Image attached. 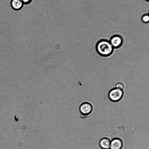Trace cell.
I'll return each mask as SVG.
<instances>
[{"label":"cell","mask_w":149,"mask_h":149,"mask_svg":"<svg viewBox=\"0 0 149 149\" xmlns=\"http://www.w3.org/2000/svg\"><path fill=\"white\" fill-rule=\"evenodd\" d=\"M109 41L113 47L115 49L120 47L124 43L123 38L121 36L118 34L113 35Z\"/></svg>","instance_id":"cell-4"},{"label":"cell","mask_w":149,"mask_h":149,"mask_svg":"<svg viewBox=\"0 0 149 149\" xmlns=\"http://www.w3.org/2000/svg\"><path fill=\"white\" fill-rule=\"evenodd\" d=\"M141 20L144 23H148L149 21V16L147 14L143 15L141 17Z\"/></svg>","instance_id":"cell-8"},{"label":"cell","mask_w":149,"mask_h":149,"mask_svg":"<svg viewBox=\"0 0 149 149\" xmlns=\"http://www.w3.org/2000/svg\"><path fill=\"white\" fill-rule=\"evenodd\" d=\"M116 87L123 90L125 86L123 83L122 82H118L117 83L116 85Z\"/></svg>","instance_id":"cell-9"},{"label":"cell","mask_w":149,"mask_h":149,"mask_svg":"<svg viewBox=\"0 0 149 149\" xmlns=\"http://www.w3.org/2000/svg\"><path fill=\"white\" fill-rule=\"evenodd\" d=\"M146 0V1H149V0Z\"/></svg>","instance_id":"cell-11"},{"label":"cell","mask_w":149,"mask_h":149,"mask_svg":"<svg viewBox=\"0 0 149 149\" xmlns=\"http://www.w3.org/2000/svg\"><path fill=\"white\" fill-rule=\"evenodd\" d=\"M95 49L97 53L103 57L110 56L113 52L114 48L110 41L106 39L99 40L96 43Z\"/></svg>","instance_id":"cell-1"},{"label":"cell","mask_w":149,"mask_h":149,"mask_svg":"<svg viewBox=\"0 0 149 149\" xmlns=\"http://www.w3.org/2000/svg\"><path fill=\"white\" fill-rule=\"evenodd\" d=\"M79 111L81 114V118L84 117L90 114L93 110L92 105L89 102H85L81 103L79 108Z\"/></svg>","instance_id":"cell-3"},{"label":"cell","mask_w":149,"mask_h":149,"mask_svg":"<svg viewBox=\"0 0 149 149\" xmlns=\"http://www.w3.org/2000/svg\"><path fill=\"white\" fill-rule=\"evenodd\" d=\"M24 4H28L30 3L32 0H21Z\"/></svg>","instance_id":"cell-10"},{"label":"cell","mask_w":149,"mask_h":149,"mask_svg":"<svg viewBox=\"0 0 149 149\" xmlns=\"http://www.w3.org/2000/svg\"><path fill=\"white\" fill-rule=\"evenodd\" d=\"M123 93V90L116 87L110 90L108 93V97L111 101L117 102L122 98Z\"/></svg>","instance_id":"cell-2"},{"label":"cell","mask_w":149,"mask_h":149,"mask_svg":"<svg viewBox=\"0 0 149 149\" xmlns=\"http://www.w3.org/2000/svg\"><path fill=\"white\" fill-rule=\"evenodd\" d=\"M111 141L107 137L102 138L99 142L100 147L102 149H110Z\"/></svg>","instance_id":"cell-6"},{"label":"cell","mask_w":149,"mask_h":149,"mask_svg":"<svg viewBox=\"0 0 149 149\" xmlns=\"http://www.w3.org/2000/svg\"><path fill=\"white\" fill-rule=\"evenodd\" d=\"M123 146V143L121 139L116 138L111 141L110 149H122Z\"/></svg>","instance_id":"cell-5"},{"label":"cell","mask_w":149,"mask_h":149,"mask_svg":"<svg viewBox=\"0 0 149 149\" xmlns=\"http://www.w3.org/2000/svg\"><path fill=\"white\" fill-rule=\"evenodd\" d=\"M24 4L21 0H11L10 3L12 8L15 10H20Z\"/></svg>","instance_id":"cell-7"}]
</instances>
